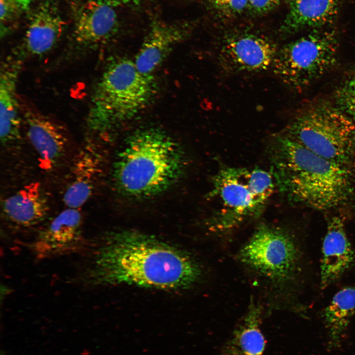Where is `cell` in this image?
Wrapping results in <instances>:
<instances>
[{
	"mask_svg": "<svg viewBox=\"0 0 355 355\" xmlns=\"http://www.w3.org/2000/svg\"><path fill=\"white\" fill-rule=\"evenodd\" d=\"M335 100L336 105L355 121V74L339 87Z\"/></svg>",
	"mask_w": 355,
	"mask_h": 355,
	"instance_id": "22",
	"label": "cell"
},
{
	"mask_svg": "<svg viewBox=\"0 0 355 355\" xmlns=\"http://www.w3.org/2000/svg\"><path fill=\"white\" fill-rule=\"evenodd\" d=\"M188 32L183 27L154 22L135 58L134 62L139 71L144 74H152L174 47L185 39Z\"/></svg>",
	"mask_w": 355,
	"mask_h": 355,
	"instance_id": "16",
	"label": "cell"
},
{
	"mask_svg": "<svg viewBox=\"0 0 355 355\" xmlns=\"http://www.w3.org/2000/svg\"><path fill=\"white\" fill-rule=\"evenodd\" d=\"M113 5L105 0H89L78 13L73 37L84 46H91L106 42L117 29V15Z\"/></svg>",
	"mask_w": 355,
	"mask_h": 355,
	"instance_id": "15",
	"label": "cell"
},
{
	"mask_svg": "<svg viewBox=\"0 0 355 355\" xmlns=\"http://www.w3.org/2000/svg\"><path fill=\"white\" fill-rule=\"evenodd\" d=\"M283 133L327 160L355 168V121L336 105L319 103L308 107Z\"/></svg>",
	"mask_w": 355,
	"mask_h": 355,
	"instance_id": "6",
	"label": "cell"
},
{
	"mask_svg": "<svg viewBox=\"0 0 355 355\" xmlns=\"http://www.w3.org/2000/svg\"><path fill=\"white\" fill-rule=\"evenodd\" d=\"M220 14L232 17L241 14L247 8L248 0H209Z\"/></svg>",
	"mask_w": 355,
	"mask_h": 355,
	"instance_id": "24",
	"label": "cell"
},
{
	"mask_svg": "<svg viewBox=\"0 0 355 355\" xmlns=\"http://www.w3.org/2000/svg\"><path fill=\"white\" fill-rule=\"evenodd\" d=\"M87 248L79 275L87 285L182 289L192 286L201 276L199 265L188 253L137 231L107 233Z\"/></svg>",
	"mask_w": 355,
	"mask_h": 355,
	"instance_id": "1",
	"label": "cell"
},
{
	"mask_svg": "<svg viewBox=\"0 0 355 355\" xmlns=\"http://www.w3.org/2000/svg\"><path fill=\"white\" fill-rule=\"evenodd\" d=\"M238 258L245 267L276 285L294 282L299 274L301 252L287 229L261 224L241 248Z\"/></svg>",
	"mask_w": 355,
	"mask_h": 355,
	"instance_id": "8",
	"label": "cell"
},
{
	"mask_svg": "<svg viewBox=\"0 0 355 355\" xmlns=\"http://www.w3.org/2000/svg\"><path fill=\"white\" fill-rule=\"evenodd\" d=\"M212 181L209 197L216 200L218 207L209 225L217 233L229 231L259 217L276 184L270 172L227 166L217 171Z\"/></svg>",
	"mask_w": 355,
	"mask_h": 355,
	"instance_id": "5",
	"label": "cell"
},
{
	"mask_svg": "<svg viewBox=\"0 0 355 355\" xmlns=\"http://www.w3.org/2000/svg\"><path fill=\"white\" fill-rule=\"evenodd\" d=\"M156 88L153 75L140 71L134 61L126 57L111 60L92 97L89 129L102 135L134 118L151 102Z\"/></svg>",
	"mask_w": 355,
	"mask_h": 355,
	"instance_id": "4",
	"label": "cell"
},
{
	"mask_svg": "<svg viewBox=\"0 0 355 355\" xmlns=\"http://www.w3.org/2000/svg\"><path fill=\"white\" fill-rule=\"evenodd\" d=\"M103 156L92 142H87L75 158L65 188L63 201L68 208L78 209L95 191L102 173Z\"/></svg>",
	"mask_w": 355,
	"mask_h": 355,
	"instance_id": "13",
	"label": "cell"
},
{
	"mask_svg": "<svg viewBox=\"0 0 355 355\" xmlns=\"http://www.w3.org/2000/svg\"><path fill=\"white\" fill-rule=\"evenodd\" d=\"M185 167V154L177 142L161 129L147 128L127 139L114 161L112 178L121 194L151 198L176 184Z\"/></svg>",
	"mask_w": 355,
	"mask_h": 355,
	"instance_id": "3",
	"label": "cell"
},
{
	"mask_svg": "<svg viewBox=\"0 0 355 355\" xmlns=\"http://www.w3.org/2000/svg\"><path fill=\"white\" fill-rule=\"evenodd\" d=\"M355 314V286L344 287L324 309V322L331 345H339Z\"/></svg>",
	"mask_w": 355,
	"mask_h": 355,
	"instance_id": "21",
	"label": "cell"
},
{
	"mask_svg": "<svg viewBox=\"0 0 355 355\" xmlns=\"http://www.w3.org/2000/svg\"><path fill=\"white\" fill-rule=\"evenodd\" d=\"M280 31L285 35L306 29L322 28L331 24L337 15L339 0H294Z\"/></svg>",
	"mask_w": 355,
	"mask_h": 355,
	"instance_id": "18",
	"label": "cell"
},
{
	"mask_svg": "<svg viewBox=\"0 0 355 355\" xmlns=\"http://www.w3.org/2000/svg\"><path fill=\"white\" fill-rule=\"evenodd\" d=\"M267 151L270 173L290 202L326 211L351 197L353 170L317 155L283 133L272 139Z\"/></svg>",
	"mask_w": 355,
	"mask_h": 355,
	"instance_id": "2",
	"label": "cell"
},
{
	"mask_svg": "<svg viewBox=\"0 0 355 355\" xmlns=\"http://www.w3.org/2000/svg\"><path fill=\"white\" fill-rule=\"evenodd\" d=\"M82 216L77 208L60 213L37 233L30 248L39 259L51 258L82 249Z\"/></svg>",
	"mask_w": 355,
	"mask_h": 355,
	"instance_id": "11",
	"label": "cell"
},
{
	"mask_svg": "<svg viewBox=\"0 0 355 355\" xmlns=\"http://www.w3.org/2000/svg\"><path fill=\"white\" fill-rule=\"evenodd\" d=\"M22 121L27 136L46 168L55 167L65 156L69 135L63 125L40 111L19 95Z\"/></svg>",
	"mask_w": 355,
	"mask_h": 355,
	"instance_id": "10",
	"label": "cell"
},
{
	"mask_svg": "<svg viewBox=\"0 0 355 355\" xmlns=\"http://www.w3.org/2000/svg\"><path fill=\"white\" fill-rule=\"evenodd\" d=\"M355 261V252L347 236L342 219L333 216L328 221L322 247L320 287L324 288L346 272Z\"/></svg>",
	"mask_w": 355,
	"mask_h": 355,
	"instance_id": "14",
	"label": "cell"
},
{
	"mask_svg": "<svg viewBox=\"0 0 355 355\" xmlns=\"http://www.w3.org/2000/svg\"><path fill=\"white\" fill-rule=\"evenodd\" d=\"M22 65L16 55H9L1 64L0 136L4 146L14 145L21 139L22 121L17 85Z\"/></svg>",
	"mask_w": 355,
	"mask_h": 355,
	"instance_id": "12",
	"label": "cell"
},
{
	"mask_svg": "<svg viewBox=\"0 0 355 355\" xmlns=\"http://www.w3.org/2000/svg\"><path fill=\"white\" fill-rule=\"evenodd\" d=\"M285 0L287 3H288V4H290V3H291L292 1H293L294 0Z\"/></svg>",
	"mask_w": 355,
	"mask_h": 355,
	"instance_id": "27",
	"label": "cell"
},
{
	"mask_svg": "<svg viewBox=\"0 0 355 355\" xmlns=\"http://www.w3.org/2000/svg\"><path fill=\"white\" fill-rule=\"evenodd\" d=\"M261 316V307L252 301L225 344L222 355H262L265 340L260 327Z\"/></svg>",
	"mask_w": 355,
	"mask_h": 355,
	"instance_id": "20",
	"label": "cell"
},
{
	"mask_svg": "<svg viewBox=\"0 0 355 355\" xmlns=\"http://www.w3.org/2000/svg\"><path fill=\"white\" fill-rule=\"evenodd\" d=\"M113 6L116 4H137L146 0H105Z\"/></svg>",
	"mask_w": 355,
	"mask_h": 355,
	"instance_id": "26",
	"label": "cell"
},
{
	"mask_svg": "<svg viewBox=\"0 0 355 355\" xmlns=\"http://www.w3.org/2000/svg\"><path fill=\"white\" fill-rule=\"evenodd\" d=\"M339 42L331 29H316L278 49L271 68L288 87L300 90L322 77L337 63Z\"/></svg>",
	"mask_w": 355,
	"mask_h": 355,
	"instance_id": "7",
	"label": "cell"
},
{
	"mask_svg": "<svg viewBox=\"0 0 355 355\" xmlns=\"http://www.w3.org/2000/svg\"><path fill=\"white\" fill-rule=\"evenodd\" d=\"M65 24L54 8L41 6L33 15L26 32L24 46L26 51L34 56L49 52L59 39Z\"/></svg>",
	"mask_w": 355,
	"mask_h": 355,
	"instance_id": "19",
	"label": "cell"
},
{
	"mask_svg": "<svg viewBox=\"0 0 355 355\" xmlns=\"http://www.w3.org/2000/svg\"><path fill=\"white\" fill-rule=\"evenodd\" d=\"M278 50L274 42L262 36L234 34L224 38L217 58L227 72L256 73L271 67Z\"/></svg>",
	"mask_w": 355,
	"mask_h": 355,
	"instance_id": "9",
	"label": "cell"
},
{
	"mask_svg": "<svg viewBox=\"0 0 355 355\" xmlns=\"http://www.w3.org/2000/svg\"><path fill=\"white\" fill-rule=\"evenodd\" d=\"M49 211L47 198L38 182L24 186L6 198L2 205L5 220L19 228H29L40 223Z\"/></svg>",
	"mask_w": 355,
	"mask_h": 355,
	"instance_id": "17",
	"label": "cell"
},
{
	"mask_svg": "<svg viewBox=\"0 0 355 355\" xmlns=\"http://www.w3.org/2000/svg\"><path fill=\"white\" fill-rule=\"evenodd\" d=\"M31 0H0V19L5 26L17 18L28 7Z\"/></svg>",
	"mask_w": 355,
	"mask_h": 355,
	"instance_id": "23",
	"label": "cell"
},
{
	"mask_svg": "<svg viewBox=\"0 0 355 355\" xmlns=\"http://www.w3.org/2000/svg\"><path fill=\"white\" fill-rule=\"evenodd\" d=\"M280 0H248L247 8L252 13L263 14L277 7Z\"/></svg>",
	"mask_w": 355,
	"mask_h": 355,
	"instance_id": "25",
	"label": "cell"
}]
</instances>
